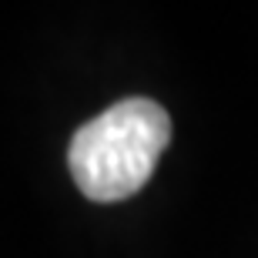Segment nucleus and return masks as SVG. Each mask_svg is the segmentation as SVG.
<instances>
[{
  "label": "nucleus",
  "mask_w": 258,
  "mask_h": 258,
  "mask_svg": "<svg viewBox=\"0 0 258 258\" xmlns=\"http://www.w3.org/2000/svg\"><path fill=\"white\" fill-rule=\"evenodd\" d=\"M171 141V117L151 97H124L77 127L67 168L81 195L101 205L138 195Z\"/></svg>",
  "instance_id": "obj_1"
}]
</instances>
